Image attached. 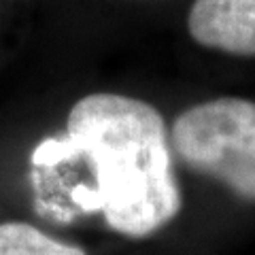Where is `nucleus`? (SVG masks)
<instances>
[{
	"instance_id": "f257e3e1",
	"label": "nucleus",
	"mask_w": 255,
	"mask_h": 255,
	"mask_svg": "<svg viewBox=\"0 0 255 255\" xmlns=\"http://www.w3.org/2000/svg\"><path fill=\"white\" fill-rule=\"evenodd\" d=\"M79 155L94 166L96 187H79L75 202L102 213L117 234L145 238L179 215L166 122L149 102L109 92L83 96L68 113L66 136L45 140L32 162L58 164Z\"/></svg>"
},
{
	"instance_id": "f03ea898",
	"label": "nucleus",
	"mask_w": 255,
	"mask_h": 255,
	"mask_svg": "<svg viewBox=\"0 0 255 255\" xmlns=\"http://www.w3.org/2000/svg\"><path fill=\"white\" fill-rule=\"evenodd\" d=\"M170 140L187 168L255 202V102L226 96L189 107L174 119Z\"/></svg>"
},
{
	"instance_id": "7ed1b4c3",
	"label": "nucleus",
	"mask_w": 255,
	"mask_h": 255,
	"mask_svg": "<svg viewBox=\"0 0 255 255\" xmlns=\"http://www.w3.org/2000/svg\"><path fill=\"white\" fill-rule=\"evenodd\" d=\"M187 30L206 49L255 58V0H196Z\"/></svg>"
},
{
	"instance_id": "20e7f679",
	"label": "nucleus",
	"mask_w": 255,
	"mask_h": 255,
	"mask_svg": "<svg viewBox=\"0 0 255 255\" xmlns=\"http://www.w3.org/2000/svg\"><path fill=\"white\" fill-rule=\"evenodd\" d=\"M0 255H87L81 247L55 241L23 221L0 223Z\"/></svg>"
}]
</instances>
